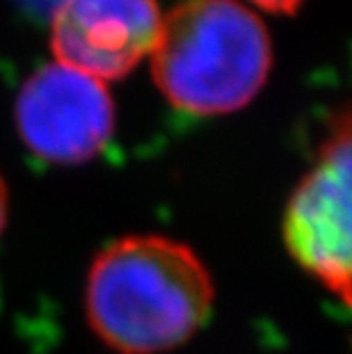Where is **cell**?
<instances>
[{
    "label": "cell",
    "mask_w": 352,
    "mask_h": 354,
    "mask_svg": "<svg viewBox=\"0 0 352 354\" xmlns=\"http://www.w3.org/2000/svg\"><path fill=\"white\" fill-rule=\"evenodd\" d=\"M215 281L190 245L160 233H131L94 256L85 315L117 354H165L197 336L211 318Z\"/></svg>",
    "instance_id": "cell-1"
},
{
    "label": "cell",
    "mask_w": 352,
    "mask_h": 354,
    "mask_svg": "<svg viewBox=\"0 0 352 354\" xmlns=\"http://www.w3.org/2000/svg\"><path fill=\"white\" fill-rule=\"evenodd\" d=\"M257 7L272 14H295L302 5V0H250Z\"/></svg>",
    "instance_id": "cell-6"
},
{
    "label": "cell",
    "mask_w": 352,
    "mask_h": 354,
    "mask_svg": "<svg viewBox=\"0 0 352 354\" xmlns=\"http://www.w3.org/2000/svg\"><path fill=\"white\" fill-rule=\"evenodd\" d=\"M163 14L156 0H59L50 24L55 62L117 80L151 55Z\"/></svg>",
    "instance_id": "cell-5"
},
{
    "label": "cell",
    "mask_w": 352,
    "mask_h": 354,
    "mask_svg": "<svg viewBox=\"0 0 352 354\" xmlns=\"http://www.w3.org/2000/svg\"><path fill=\"white\" fill-rule=\"evenodd\" d=\"M14 119L28 151L39 160L82 165L110 145L115 101L106 82L53 62L24 82Z\"/></svg>",
    "instance_id": "cell-4"
},
{
    "label": "cell",
    "mask_w": 352,
    "mask_h": 354,
    "mask_svg": "<svg viewBox=\"0 0 352 354\" xmlns=\"http://www.w3.org/2000/svg\"><path fill=\"white\" fill-rule=\"evenodd\" d=\"M272 66L270 35L241 0H185L163 17L151 73L176 110L197 117L245 108Z\"/></svg>",
    "instance_id": "cell-2"
},
{
    "label": "cell",
    "mask_w": 352,
    "mask_h": 354,
    "mask_svg": "<svg viewBox=\"0 0 352 354\" xmlns=\"http://www.w3.org/2000/svg\"><path fill=\"white\" fill-rule=\"evenodd\" d=\"M7 217H10V190H7L3 174H0V236L7 227Z\"/></svg>",
    "instance_id": "cell-7"
},
{
    "label": "cell",
    "mask_w": 352,
    "mask_h": 354,
    "mask_svg": "<svg viewBox=\"0 0 352 354\" xmlns=\"http://www.w3.org/2000/svg\"><path fill=\"white\" fill-rule=\"evenodd\" d=\"M350 117L343 112L320 147L318 160L295 185L284 208L281 238L295 266L329 295L350 304Z\"/></svg>",
    "instance_id": "cell-3"
}]
</instances>
